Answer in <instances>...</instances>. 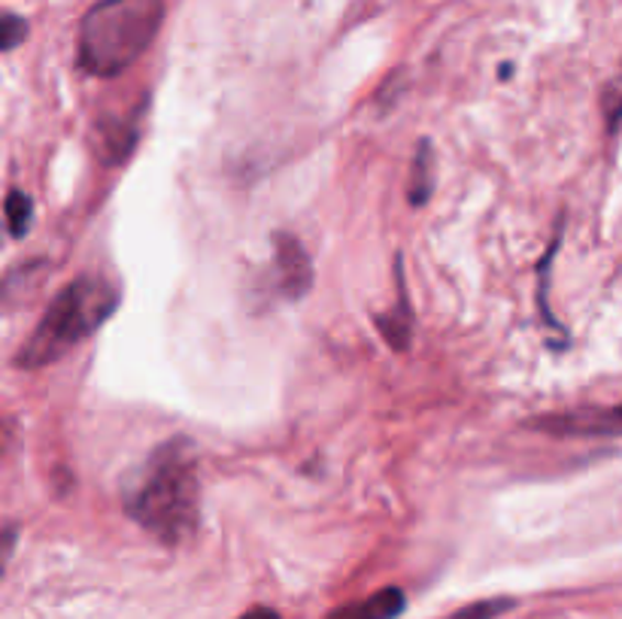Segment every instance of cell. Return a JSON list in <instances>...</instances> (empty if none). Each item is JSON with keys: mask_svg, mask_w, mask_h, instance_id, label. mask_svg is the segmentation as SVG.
<instances>
[{"mask_svg": "<svg viewBox=\"0 0 622 619\" xmlns=\"http://www.w3.org/2000/svg\"><path fill=\"white\" fill-rule=\"evenodd\" d=\"M125 510L165 546L189 541L201 522V477L189 441L162 443L146 458L141 477L125 493Z\"/></svg>", "mask_w": 622, "mask_h": 619, "instance_id": "6da1fadb", "label": "cell"}, {"mask_svg": "<svg viewBox=\"0 0 622 619\" xmlns=\"http://www.w3.org/2000/svg\"><path fill=\"white\" fill-rule=\"evenodd\" d=\"M115 307H119V286L113 279L101 277V274H82L74 283H67L52 298L37 329L22 343L15 365L34 371V367L62 362L74 346L91 338L107 319L113 317Z\"/></svg>", "mask_w": 622, "mask_h": 619, "instance_id": "7a4b0ae2", "label": "cell"}, {"mask_svg": "<svg viewBox=\"0 0 622 619\" xmlns=\"http://www.w3.org/2000/svg\"><path fill=\"white\" fill-rule=\"evenodd\" d=\"M165 0H98L79 27V67L91 76H119L153 46Z\"/></svg>", "mask_w": 622, "mask_h": 619, "instance_id": "3957f363", "label": "cell"}, {"mask_svg": "<svg viewBox=\"0 0 622 619\" xmlns=\"http://www.w3.org/2000/svg\"><path fill=\"white\" fill-rule=\"evenodd\" d=\"M532 429L556 438H622V405L620 407H584L571 413H549L532 419Z\"/></svg>", "mask_w": 622, "mask_h": 619, "instance_id": "277c9868", "label": "cell"}, {"mask_svg": "<svg viewBox=\"0 0 622 619\" xmlns=\"http://www.w3.org/2000/svg\"><path fill=\"white\" fill-rule=\"evenodd\" d=\"M274 277H277V289L286 298H304L313 286L310 255L301 246V241L295 234H286V231L274 237Z\"/></svg>", "mask_w": 622, "mask_h": 619, "instance_id": "5b68a950", "label": "cell"}, {"mask_svg": "<svg viewBox=\"0 0 622 619\" xmlns=\"http://www.w3.org/2000/svg\"><path fill=\"white\" fill-rule=\"evenodd\" d=\"M401 610H404V593L389 586V589H380V593L362 598L356 605L331 610L329 619H395Z\"/></svg>", "mask_w": 622, "mask_h": 619, "instance_id": "8992f818", "label": "cell"}, {"mask_svg": "<svg viewBox=\"0 0 622 619\" xmlns=\"http://www.w3.org/2000/svg\"><path fill=\"white\" fill-rule=\"evenodd\" d=\"M434 177H432V143L429 140H420V150L413 155V170H410V191L407 198L413 207H422L432 195Z\"/></svg>", "mask_w": 622, "mask_h": 619, "instance_id": "52a82bcc", "label": "cell"}, {"mask_svg": "<svg viewBox=\"0 0 622 619\" xmlns=\"http://www.w3.org/2000/svg\"><path fill=\"white\" fill-rule=\"evenodd\" d=\"M34 222V201L27 198L25 191H10L7 195V225L13 237H25Z\"/></svg>", "mask_w": 622, "mask_h": 619, "instance_id": "ba28073f", "label": "cell"}, {"mask_svg": "<svg viewBox=\"0 0 622 619\" xmlns=\"http://www.w3.org/2000/svg\"><path fill=\"white\" fill-rule=\"evenodd\" d=\"M377 325H380L386 343H392L395 350H404L407 341H410V313H407V303H401L398 313L377 319Z\"/></svg>", "mask_w": 622, "mask_h": 619, "instance_id": "9c48e42d", "label": "cell"}, {"mask_svg": "<svg viewBox=\"0 0 622 619\" xmlns=\"http://www.w3.org/2000/svg\"><path fill=\"white\" fill-rule=\"evenodd\" d=\"M601 110H604V122H608L610 131H617L622 125V64L620 70L613 74V79L604 86Z\"/></svg>", "mask_w": 622, "mask_h": 619, "instance_id": "30bf717a", "label": "cell"}, {"mask_svg": "<svg viewBox=\"0 0 622 619\" xmlns=\"http://www.w3.org/2000/svg\"><path fill=\"white\" fill-rule=\"evenodd\" d=\"M25 34H27L25 19H19V15H13V13H7L3 19H0V46H3L7 52L15 49V46L25 40Z\"/></svg>", "mask_w": 622, "mask_h": 619, "instance_id": "8fae6325", "label": "cell"}, {"mask_svg": "<svg viewBox=\"0 0 622 619\" xmlns=\"http://www.w3.org/2000/svg\"><path fill=\"white\" fill-rule=\"evenodd\" d=\"M508 607H513L510 598H496V601H477V605L458 610L453 619H496L498 614H504Z\"/></svg>", "mask_w": 622, "mask_h": 619, "instance_id": "7c38bea8", "label": "cell"}, {"mask_svg": "<svg viewBox=\"0 0 622 619\" xmlns=\"http://www.w3.org/2000/svg\"><path fill=\"white\" fill-rule=\"evenodd\" d=\"M241 619H280V614L270 610V607H253V610H246Z\"/></svg>", "mask_w": 622, "mask_h": 619, "instance_id": "4fadbf2b", "label": "cell"}]
</instances>
